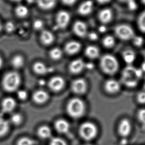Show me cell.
I'll list each match as a JSON object with an SVG mask.
<instances>
[{
    "mask_svg": "<svg viewBox=\"0 0 145 145\" xmlns=\"http://www.w3.org/2000/svg\"><path fill=\"white\" fill-rule=\"evenodd\" d=\"M97 1L100 4H104L110 2V0H97Z\"/></svg>",
    "mask_w": 145,
    "mask_h": 145,
    "instance_id": "obj_46",
    "label": "cell"
},
{
    "mask_svg": "<svg viewBox=\"0 0 145 145\" xmlns=\"http://www.w3.org/2000/svg\"><path fill=\"white\" fill-rule=\"evenodd\" d=\"M100 67L103 72L108 75H113L119 69V63L113 56L105 55L100 60Z\"/></svg>",
    "mask_w": 145,
    "mask_h": 145,
    "instance_id": "obj_2",
    "label": "cell"
},
{
    "mask_svg": "<svg viewBox=\"0 0 145 145\" xmlns=\"http://www.w3.org/2000/svg\"><path fill=\"white\" fill-rule=\"evenodd\" d=\"M131 124L129 120L127 119H123L120 123L118 132L122 137H127L131 133Z\"/></svg>",
    "mask_w": 145,
    "mask_h": 145,
    "instance_id": "obj_11",
    "label": "cell"
},
{
    "mask_svg": "<svg viewBox=\"0 0 145 145\" xmlns=\"http://www.w3.org/2000/svg\"><path fill=\"white\" fill-rule=\"evenodd\" d=\"M144 88L145 89V83H144Z\"/></svg>",
    "mask_w": 145,
    "mask_h": 145,
    "instance_id": "obj_53",
    "label": "cell"
},
{
    "mask_svg": "<svg viewBox=\"0 0 145 145\" xmlns=\"http://www.w3.org/2000/svg\"><path fill=\"white\" fill-rule=\"evenodd\" d=\"M35 142L28 138H22L18 141V145H34Z\"/></svg>",
    "mask_w": 145,
    "mask_h": 145,
    "instance_id": "obj_32",
    "label": "cell"
},
{
    "mask_svg": "<svg viewBox=\"0 0 145 145\" xmlns=\"http://www.w3.org/2000/svg\"><path fill=\"white\" fill-rule=\"evenodd\" d=\"M62 52L58 48H55L52 49L50 52V56L54 60H58L62 57Z\"/></svg>",
    "mask_w": 145,
    "mask_h": 145,
    "instance_id": "obj_31",
    "label": "cell"
},
{
    "mask_svg": "<svg viewBox=\"0 0 145 145\" xmlns=\"http://www.w3.org/2000/svg\"><path fill=\"white\" fill-rule=\"evenodd\" d=\"M32 98L35 103L38 104H42L47 101L49 98V95L44 91L38 90L34 93Z\"/></svg>",
    "mask_w": 145,
    "mask_h": 145,
    "instance_id": "obj_16",
    "label": "cell"
},
{
    "mask_svg": "<svg viewBox=\"0 0 145 145\" xmlns=\"http://www.w3.org/2000/svg\"><path fill=\"white\" fill-rule=\"evenodd\" d=\"M137 101L140 104H145V92H141L138 94Z\"/></svg>",
    "mask_w": 145,
    "mask_h": 145,
    "instance_id": "obj_37",
    "label": "cell"
},
{
    "mask_svg": "<svg viewBox=\"0 0 145 145\" xmlns=\"http://www.w3.org/2000/svg\"><path fill=\"white\" fill-rule=\"evenodd\" d=\"M102 44L107 48L113 47L115 45V39L112 36H107L102 40Z\"/></svg>",
    "mask_w": 145,
    "mask_h": 145,
    "instance_id": "obj_29",
    "label": "cell"
},
{
    "mask_svg": "<svg viewBox=\"0 0 145 145\" xmlns=\"http://www.w3.org/2000/svg\"><path fill=\"white\" fill-rule=\"evenodd\" d=\"M78 0H61L62 3L65 6H71L74 5Z\"/></svg>",
    "mask_w": 145,
    "mask_h": 145,
    "instance_id": "obj_42",
    "label": "cell"
},
{
    "mask_svg": "<svg viewBox=\"0 0 145 145\" xmlns=\"http://www.w3.org/2000/svg\"><path fill=\"white\" fill-rule=\"evenodd\" d=\"M43 26V22L41 20H36L34 23V27L36 30H40Z\"/></svg>",
    "mask_w": 145,
    "mask_h": 145,
    "instance_id": "obj_38",
    "label": "cell"
},
{
    "mask_svg": "<svg viewBox=\"0 0 145 145\" xmlns=\"http://www.w3.org/2000/svg\"><path fill=\"white\" fill-rule=\"evenodd\" d=\"M3 65V61L2 57L0 56V69L2 67Z\"/></svg>",
    "mask_w": 145,
    "mask_h": 145,
    "instance_id": "obj_48",
    "label": "cell"
},
{
    "mask_svg": "<svg viewBox=\"0 0 145 145\" xmlns=\"http://www.w3.org/2000/svg\"><path fill=\"white\" fill-rule=\"evenodd\" d=\"M2 24H1V22H0V31L2 29Z\"/></svg>",
    "mask_w": 145,
    "mask_h": 145,
    "instance_id": "obj_51",
    "label": "cell"
},
{
    "mask_svg": "<svg viewBox=\"0 0 145 145\" xmlns=\"http://www.w3.org/2000/svg\"><path fill=\"white\" fill-rule=\"evenodd\" d=\"M104 89L106 92L110 94L117 93L120 89V84L117 81L114 79H109L106 81L104 84Z\"/></svg>",
    "mask_w": 145,
    "mask_h": 145,
    "instance_id": "obj_9",
    "label": "cell"
},
{
    "mask_svg": "<svg viewBox=\"0 0 145 145\" xmlns=\"http://www.w3.org/2000/svg\"><path fill=\"white\" fill-rule=\"evenodd\" d=\"M81 45L78 42H69L65 46V51L69 55H74L80 50Z\"/></svg>",
    "mask_w": 145,
    "mask_h": 145,
    "instance_id": "obj_19",
    "label": "cell"
},
{
    "mask_svg": "<svg viewBox=\"0 0 145 145\" xmlns=\"http://www.w3.org/2000/svg\"><path fill=\"white\" fill-rule=\"evenodd\" d=\"M64 84V80L62 77L55 76L52 78L49 81V86L52 90L58 92L62 89Z\"/></svg>",
    "mask_w": 145,
    "mask_h": 145,
    "instance_id": "obj_10",
    "label": "cell"
},
{
    "mask_svg": "<svg viewBox=\"0 0 145 145\" xmlns=\"http://www.w3.org/2000/svg\"><path fill=\"white\" fill-rule=\"evenodd\" d=\"M98 31L100 32V33H104L106 31V27L104 25L100 26V27L98 28Z\"/></svg>",
    "mask_w": 145,
    "mask_h": 145,
    "instance_id": "obj_45",
    "label": "cell"
},
{
    "mask_svg": "<svg viewBox=\"0 0 145 145\" xmlns=\"http://www.w3.org/2000/svg\"><path fill=\"white\" fill-rule=\"evenodd\" d=\"M142 71H143V72H145V61L142 65Z\"/></svg>",
    "mask_w": 145,
    "mask_h": 145,
    "instance_id": "obj_47",
    "label": "cell"
},
{
    "mask_svg": "<svg viewBox=\"0 0 145 145\" xmlns=\"http://www.w3.org/2000/svg\"><path fill=\"white\" fill-rule=\"evenodd\" d=\"M10 1L14 2H20L22 1V0H10Z\"/></svg>",
    "mask_w": 145,
    "mask_h": 145,
    "instance_id": "obj_50",
    "label": "cell"
},
{
    "mask_svg": "<svg viewBox=\"0 0 145 145\" xmlns=\"http://www.w3.org/2000/svg\"><path fill=\"white\" fill-rule=\"evenodd\" d=\"M55 128L60 133H67L70 129V124L64 120H59L56 121Z\"/></svg>",
    "mask_w": 145,
    "mask_h": 145,
    "instance_id": "obj_20",
    "label": "cell"
},
{
    "mask_svg": "<svg viewBox=\"0 0 145 145\" xmlns=\"http://www.w3.org/2000/svg\"><path fill=\"white\" fill-rule=\"evenodd\" d=\"M100 50L94 46H89L85 50V55L90 59H96L100 55Z\"/></svg>",
    "mask_w": 145,
    "mask_h": 145,
    "instance_id": "obj_21",
    "label": "cell"
},
{
    "mask_svg": "<svg viewBox=\"0 0 145 145\" xmlns=\"http://www.w3.org/2000/svg\"><path fill=\"white\" fill-rule=\"evenodd\" d=\"M67 110L70 116L74 118H78L82 116L84 114L85 105L81 99L74 98L68 103Z\"/></svg>",
    "mask_w": 145,
    "mask_h": 145,
    "instance_id": "obj_3",
    "label": "cell"
},
{
    "mask_svg": "<svg viewBox=\"0 0 145 145\" xmlns=\"http://www.w3.org/2000/svg\"><path fill=\"white\" fill-rule=\"evenodd\" d=\"M20 78L19 74L16 72H10L7 73L3 80V86L8 92L16 91L19 87Z\"/></svg>",
    "mask_w": 145,
    "mask_h": 145,
    "instance_id": "obj_4",
    "label": "cell"
},
{
    "mask_svg": "<svg viewBox=\"0 0 145 145\" xmlns=\"http://www.w3.org/2000/svg\"><path fill=\"white\" fill-rule=\"evenodd\" d=\"M94 67V65L92 63H85V68H86L88 69H92Z\"/></svg>",
    "mask_w": 145,
    "mask_h": 145,
    "instance_id": "obj_44",
    "label": "cell"
},
{
    "mask_svg": "<svg viewBox=\"0 0 145 145\" xmlns=\"http://www.w3.org/2000/svg\"><path fill=\"white\" fill-rule=\"evenodd\" d=\"M50 145H67V144L61 138H54L51 140Z\"/></svg>",
    "mask_w": 145,
    "mask_h": 145,
    "instance_id": "obj_35",
    "label": "cell"
},
{
    "mask_svg": "<svg viewBox=\"0 0 145 145\" xmlns=\"http://www.w3.org/2000/svg\"><path fill=\"white\" fill-rule=\"evenodd\" d=\"M94 3L90 0H87L82 2L78 7V14L82 16H87L90 14L93 10Z\"/></svg>",
    "mask_w": 145,
    "mask_h": 145,
    "instance_id": "obj_13",
    "label": "cell"
},
{
    "mask_svg": "<svg viewBox=\"0 0 145 145\" xmlns=\"http://www.w3.org/2000/svg\"><path fill=\"white\" fill-rule=\"evenodd\" d=\"M137 24L139 29L145 33V11L140 15L138 19Z\"/></svg>",
    "mask_w": 145,
    "mask_h": 145,
    "instance_id": "obj_30",
    "label": "cell"
},
{
    "mask_svg": "<svg viewBox=\"0 0 145 145\" xmlns=\"http://www.w3.org/2000/svg\"><path fill=\"white\" fill-rule=\"evenodd\" d=\"M72 89L74 92L77 94H83L87 90V83L84 79H78L74 80L72 84Z\"/></svg>",
    "mask_w": 145,
    "mask_h": 145,
    "instance_id": "obj_8",
    "label": "cell"
},
{
    "mask_svg": "<svg viewBox=\"0 0 145 145\" xmlns=\"http://www.w3.org/2000/svg\"><path fill=\"white\" fill-rule=\"evenodd\" d=\"M16 106V102L14 99L10 97L6 98L2 102V110L5 112H10L14 110Z\"/></svg>",
    "mask_w": 145,
    "mask_h": 145,
    "instance_id": "obj_17",
    "label": "cell"
},
{
    "mask_svg": "<svg viewBox=\"0 0 145 145\" xmlns=\"http://www.w3.org/2000/svg\"><path fill=\"white\" fill-rule=\"evenodd\" d=\"M133 42L134 45L137 46V47H141L143 45L144 43V39L143 37H142L141 36H134L133 38Z\"/></svg>",
    "mask_w": 145,
    "mask_h": 145,
    "instance_id": "obj_34",
    "label": "cell"
},
{
    "mask_svg": "<svg viewBox=\"0 0 145 145\" xmlns=\"http://www.w3.org/2000/svg\"><path fill=\"white\" fill-rule=\"evenodd\" d=\"M88 37L91 41H96L98 38V34L94 32H92L88 34Z\"/></svg>",
    "mask_w": 145,
    "mask_h": 145,
    "instance_id": "obj_43",
    "label": "cell"
},
{
    "mask_svg": "<svg viewBox=\"0 0 145 145\" xmlns=\"http://www.w3.org/2000/svg\"><path fill=\"white\" fill-rule=\"evenodd\" d=\"M18 97L20 100H26L28 97V93L26 92V91L23 90L18 91Z\"/></svg>",
    "mask_w": 145,
    "mask_h": 145,
    "instance_id": "obj_39",
    "label": "cell"
},
{
    "mask_svg": "<svg viewBox=\"0 0 145 145\" xmlns=\"http://www.w3.org/2000/svg\"><path fill=\"white\" fill-rule=\"evenodd\" d=\"M56 4L57 0H36V4L38 8L45 10L52 9Z\"/></svg>",
    "mask_w": 145,
    "mask_h": 145,
    "instance_id": "obj_15",
    "label": "cell"
},
{
    "mask_svg": "<svg viewBox=\"0 0 145 145\" xmlns=\"http://www.w3.org/2000/svg\"><path fill=\"white\" fill-rule=\"evenodd\" d=\"M12 64L16 69L22 67L24 64V57L20 55H16L12 59Z\"/></svg>",
    "mask_w": 145,
    "mask_h": 145,
    "instance_id": "obj_27",
    "label": "cell"
},
{
    "mask_svg": "<svg viewBox=\"0 0 145 145\" xmlns=\"http://www.w3.org/2000/svg\"><path fill=\"white\" fill-rule=\"evenodd\" d=\"M38 134L41 138L47 139L51 136V130L47 126H43L38 129Z\"/></svg>",
    "mask_w": 145,
    "mask_h": 145,
    "instance_id": "obj_26",
    "label": "cell"
},
{
    "mask_svg": "<svg viewBox=\"0 0 145 145\" xmlns=\"http://www.w3.org/2000/svg\"><path fill=\"white\" fill-rule=\"evenodd\" d=\"M15 28L14 24L12 22H8L5 25V29L6 31L8 32H12Z\"/></svg>",
    "mask_w": 145,
    "mask_h": 145,
    "instance_id": "obj_40",
    "label": "cell"
},
{
    "mask_svg": "<svg viewBox=\"0 0 145 145\" xmlns=\"http://www.w3.org/2000/svg\"><path fill=\"white\" fill-rule=\"evenodd\" d=\"M138 118L140 121L145 125V109L143 108L138 112Z\"/></svg>",
    "mask_w": 145,
    "mask_h": 145,
    "instance_id": "obj_36",
    "label": "cell"
},
{
    "mask_svg": "<svg viewBox=\"0 0 145 145\" xmlns=\"http://www.w3.org/2000/svg\"><path fill=\"white\" fill-rule=\"evenodd\" d=\"M127 5L129 9L131 10H134L137 8V4L135 0H133L128 3Z\"/></svg>",
    "mask_w": 145,
    "mask_h": 145,
    "instance_id": "obj_41",
    "label": "cell"
},
{
    "mask_svg": "<svg viewBox=\"0 0 145 145\" xmlns=\"http://www.w3.org/2000/svg\"><path fill=\"white\" fill-rule=\"evenodd\" d=\"M14 12L18 18H24L28 16L29 13V10L26 6L19 5L15 8Z\"/></svg>",
    "mask_w": 145,
    "mask_h": 145,
    "instance_id": "obj_24",
    "label": "cell"
},
{
    "mask_svg": "<svg viewBox=\"0 0 145 145\" xmlns=\"http://www.w3.org/2000/svg\"><path fill=\"white\" fill-rule=\"evenodd\" d=\"M71 20L70 14L65 10H60L56 15V20L60 28H65L68 25Z\"/></svg>",
    "mask_w": 145,
    "mask_h": 145,
    "instance_id": "obj_7",
    "label": "cell"
},
{
    "mask_svg": "<svg viewBox=\"0 0 145 145\" xmlns=\"http://www.w3.org/2000/svg\"><path fill=\"white\" fill-rule=\"evenodd\" d=\"M73 30L76 35L80 37H84L87 34V26L82 21H76L73 26Z\"/></svg>",
    "mask_w": 145,
    "mask_h": 145,
    "instance_id": "obj_12",
    "label": "cell"
},
{
    "mask_svg": "<svg viewBox=\"0 0 145 145\" xmlns=\"http://www.w3.org/2000/svg\"><path fill=\"white\" fill-rule=\"evenodd\" d=\"M54 40L53 34L48 31H43L41 35V40L44 45H50Z\"/></svg>",
    "mask_w": 145,
    "mask_h": 145,
    "instance_id": "obj_23",
    "label": "cell"
},
{
    "mask_svg": "<svg viewBox=\"0 0 145 145\" xmlns=\"http://www.w3.org/2000/svg\"><path fill=\"white\" fill-rule=\"evenodd\" d=\"M33 69L35 72L40 75L45 74L49 71V69L46 67V65L41 62H37L34 63Z\"/></svg>",
    "mask_w": 145,
    "mask_h": 145,
    "instance_id": "obj_25",
    "label": "cell"
},
{
    "mask_svg": "<svg viewBox=\"0 0 145 145\" xmlns=\"http://www.w3.org/2000/svg\"><path fill=\"white\" fill-rule=\"evenodd\" d=\"M142 75L143 71L142 69H136L132 66H128L122 71V82L128 87L134 88L137 85Z\"/></svg>",
    "mask_w": 145,
    "mask_h": 145,
    "instance_id": "obj_1",
    "label": "cell"
},
{
    "mask_svg": "<svg viewBox=\"0 0 145 145\" xmlns=\"http://www.w3.org/2000/svg\"><path fill=\"white\" fill-rule=\"evenodd\" d=\"M91 145V144H86V145Z\"/></svg>",
    "mask_w": 145,
    "mask_h": 145,
    "instance_id": "obj_54",
    "label": "cell"
},
{
    "mask_svg": "<svg viewBox=\"0 0 145 145\" xmlns=\"http://www.w3.org/2000/svg\"><path fill=\"white\" fill-rule=\"evenodd\" d=\"M119 1H121V2L126 3L127 4L128 3H129V2L131 1H133V0H119Z\"/></svg>",
    "mask_w": 145,
    "mask_h": 145,
    "instance_id": "obj_49",
    "label": "cell"
},
{
    "mask_svg": "<svg viewBox=\"0 0 145 145\" xmlns=\"http://www.w3.org/2000/svg\"><path fill=\"white\" fill-rule=\"evenodd\" d=\"M112 12L109 8H104L98 14V18L102 24H108L111 20Z\"/></svg>",
    "mask_w": 145,
    "mask_h": 145,
    "instance_id": "obj_18",
    "label": "cell"
},
{
    "mask_svg": "<svg viewBox=\"0 0 145 145\" xmlns=\"http://www.w3.org/2000/svg\"><path fill=\"white\" fill-rule=\"evenodd\" d=\"M124 61L127 64H131L136 58L135 53L131 50H126L122 53Z\"/></svg>",
    "mask_w": 145,
    "mask_h": 145,
    "instance_id": "obj_22",
    "label": "cell"
},
{
    "mask_svg": "<svg viewBox=\"0 0 145 145\" xmlns=\"http://www.w3.org/2000/svg\"><path fill=\"white\" fill-rule=\"evenodd\" d=\"M142 2H143L144 4L145 5V0H142Z\"/></svg>",
    "mask_w": 145,
    "mask_h": 145,
    "instance_id": "obj_52",
    "label": "cell"
},
{
    "mask_svg": "<svg viewBox=\"0 0 145 145\" xmlns=\"http://www.w3.org/2000/svg\"><path fill=\"white\" fill-rule=\"evenodd\" d=\"M11 120L13 123L15 125H18L22 122V118L20 114H15L12 116Z\"/></svg>",
    "mask_w": 145,
    "mask_h": 145,
    "instance_id": "obj_33",
    "label": "cell"
},
{
    "mask_svg": "<svg viewBox=\"0 0 145 145\" xmlns=\"http://www.w3.org/2000/svg\"><path fill=\"white\" fill-rule=\"evenodd\" d=\"M9 129L8 122L3 118H0V137H2L7 133Z\"/></svg>",
    "mask_w": 145,
    "mask_h": 145,
    "instance_id": "obj_28",
    "label": "cell"
},
{
    "mask_svg": "<svg viewBox=\"0 0 145 145\" xmlns=\"http://www.w3.org/2000/svg\"><path fill=\"white\" fill-rule=\"evenodd\" d=\"M85 68V63L81 59H76L72 61L69 67L70 71L74 74L80 73Z\"/></svg>",
    "mask_w": 145,
    "mask_h": 145,
    "instance_id": "obj_14",
    "label": "cell"
},
{
    "mask_svg": "<svg viewBox=\"0 0 145 145\" xmlns=\"http://www.w3.org/2000/svg\"><path fill=\"white\" fill-rule=\"evenodd\" d=\"M115 34L118 38L124 41L132 39L135 36L132 28L126 24H120L117 26L115 28Z\"/></svg>",
    "mask_w": 145,
    "mask_h": 145,
    "instance_id": "obj_6",
    "label": "cell"
},
{
    "mask_svg": "<svg viewBox=\"0 0 145 145\" xmlns=\"http://www.w3.org/2000/svg\"><path fill=\"white\" fill-rule=\"evenodd\" d=\"M80 136L84 140L88 141L92 140L97 135L98 128L93 123L86 122L80 126Z\"/></svg>",
    "mask_w": 145,
    "mask_h": 145,
    "instance_id": "obj_5",
    "label": "cell"
}]
</instances>
